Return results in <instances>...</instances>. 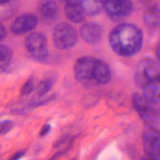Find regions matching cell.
I'll list each match as a JSON object with an SVG mask.
<instances>
[{
  "mask_svg": "<svg viewBox=\"0 0 160 160\" xmlns=\"http://www.w3.org/2000/svg\"><path fill=\"white\" fill-rule=\"evenodd\" d=\"M144 98L152 104L160 103V79L150 82L143 88Z\"/></svg>",
  "mask_w": 160,
  "mask_h": 160,
  "instance_id": "12",
  "label": "cell"
},
{
  "mask_svg": "<svg viewBox=\"0 0 160 160\" xmlns=\"http://www.w3.org/2000/svg\"><path fill=\"white\" fill-rule=\"evenodd\" d=\"M40 12L42 17L48 22H52L58 17L59 13V6L54 1L45 2L41 6Z\"/></svg>",
  "mask_w": 160,
  "mask_h": 160,
  "instance_id": "13",
  "label": "cell"
},
{
  "mask_svg": "<svg viewBox=\"0 0 160 160\" xmlns=\"http://www.w3.org/2000/svg\"><path fill=\"white\" fill-rule=\"evenodd\" d=\"M111 79V72L107 64L98 59L95 70V81L98 84H106Z\"/></svg>",
  "mask_w": 160,
  "mask_h": 160,
  "instance_id": "15",
  "label": "cell"
},
{
  "mask_svg": "<svg viewBox=\"0 0 160 160\" xmlns=\"http://www.w3.org/2000/svg\"><path fill=\"white\" fill-rule=\"evenodd\" d=\"M109 44L117 54L131 56L142 49L143 34L138 27L124 23L116 27L109 34Z\"/></svg>",
  "mask_w": 160,
  "mask_h": 160,
  "instance_id": "1",
  "label": "cell"
},
{
  "mask_svg": "<svg viewBox=\"0 0 160 160\" xmlns=\"http://www.w3.org/2000/svg\"><path fill=\"white\" fill-rule=\"evenodd\" d=\"M34 89V79L33 78H30L28 81H26V83L24 84V85L23 86L21 90V95H28L30 93H31V92Z\"/></svg>",
  "mask_w": 160,
  "mask_h": 160,
  "instance_id": "19",
  "label": "cell"
},
{
  "mask_svg": "<svg viewBox=\"0 0 160 160\" xmlns=\"http://www.w3.org/2000/svg\"><path fill=\"white\" fill-rule=\"evenodd\" d=\"M52 39L54 45L59 49H67L76 44L78 41L77 31L67 23H59L53 29Z\"/></svg>",
  "mask_w": 160,
  "mask_h": 160,
  "instance_id": "3",
  "label": "cell"
},
{
  "mask_svg": "<svg viewBox=\"0 0 160 160\" xmlns=\"http://www.w3.org/2000/svg\"><path fill=\"white\" fill-rule=\"evenodd\" d=\"M52 84L53 82L51 79H45L41 81L40 84L38 86L37 89H36V94H37L38 96L42 97L46 95L51 90Z\"/></svg>",
  "mask_w": 160,
  "mask_h": 160,
  "instance_id": "18",
  "label": "cell"
},
{
  "mask_svg": "<svg viewBox=\"0 0 160 160\" xmlns=\"http://www.w3.org/2000/svg\"><path fill=\"white\" fill-rule=\"evenodd\" d=\"M25 46L30 55L35 60L42 62L48 57V42L45 35L42 33H31L25 40Z\"/></svg>",
  "mask_w": 160,
  "mask_h": 160,
  "instance_id": "4",
  "label": "cell"
},
{
  "mask_svg": "<svg viewBox=\"0 0 160 160\" xmlns=\"http://www.w3.org/2000/svg\"><path fill=\"white\" fill-rule=\"evenodd\" d=\"M133 105L139 115L145 120H152L157 117L158 112L152 104L147 101L143 95L134 93L132 97Z\"/></svg>",
  "mask_w": 160,
  "mask_h": 160,
  "instance_id": "8",
  "label": "cell"
},
{
  "mask_svg": "<svg viewBox=\"0 0 160 160\" xmlns=\"http://www.w3.org/2000/svg\"><path fill=\"white\" fill-rule=\"evenodd\" d=\"M12 58L11 48L7 45H0V69H5L10 63Z\"/></svg>",
  "mask_w": 160,
  "mask_h": 160,
  "instance_id": "17",
  "label": "cell"
},
{
  "mask_svg": "<svg viewBox=\"0 0 160 160\" xmlns=\"http://www.w3.org/2000/svg\"><path fill=\"white\" fill-rule=\"evenodd\" d=\"M144 21L147 27L156 28L160 22V9L156 5L149 6L144 12Z\"/></svg>",
  "mask_w": 160,
  "mask_h": 160,
  "instance_id": "14",
  "label": "cell"
},
{
  "mask_svg": "<svg viewBox=\"0 0 160 160\" xmlns=\"http://www.w3.org/2000/svg\"><path fill=\"white\" fill-rule=\"evenodd\" d=\"M102 33V26L95 22H88L81 28V36L83 40L92 45H96L101 42Z\"/></svg>",
  "mask_w": 160,
  "mask_h": 160,
  "instance_id": "10",
  "label": "cell"
},
{
  "mask_svg": "<svg viewBox=\"0 0 160 160\" xmlns=\"http://www.w3.org/2000/svg\"><path fill=\"white\" fill-rule=\"evenodd\" d=\"M98 60V59L92 56H84L78 59L73 67V72L77 80L83 83L95 81Z\"/></svg>",
  "mask_w": 160,
  "mask_h": 160,
  "instance_id": "5",
  "label": "cell"
},
{
  "mask_svg": "<svg viewBox=\"0 0 160 160\" xmlns=\"http://www.w3.org/2000/svg\"><path fill=\"white\" fill-rule=\"evenodd\" d=\"M6 36V30L2 23H0V41L2 40Z\"/></svg>",
  "mask_w": 160,
  "mask_h": 160,
  "instance_id": "22",
  "label": "cell"
},
{
  "mask_svg": "<svg viewBox=\"0 0 160 160\" xmlns=\"http://www.w3.org/2000/svg\"><path fill=\"white\" fill-rule=\"evenodd\" d=\"M108 15L112 18H123L132 12L133 3L129 0H108L103 2Z\"/></svg>",
  "mask_w": 160,
  "mask_h": 160,
  "instance_id": "7",
  "label": "cell"
},
{
  "mask_svg": "<svg viewBox=\"0 0 160 160\" xmlns=\"http://www.w3.org/2000/svg\"><path fill=\"white\" fill-rule=\"evenodd\" d=\"M50 129H51V126L49 124H45V126L42 127V130L40 131V136L41 137H44V136L47 135L49 133Z\"/></svg>",
  "mask_w": 160,
  "mask_h": 160,
  "instance_id": "21",
  "label": "cell"
},
{
  "mask_svg": "<svg viewBox=\"0 0 160 160\" xmlns=\"http://www.w3.org/2000/svg\"><path fill=\"white\" fill-rule=\"evenodd\" d=\"M8 1H6V0H0V6L1 5H3V4H6V3H7Z\"/></svg>",
  "mask_w": 160,
  "mask_h": 160,
  "instance_id": "26",
  "label": "cell"
},
{
  "mask_svg": "<svg viewBox=\"0 0 160 160\" xmlns=\"http://www.w3.org/2000/svg\"><path fill=\"white\" fill-rule=\"evenodd\" d=\"M81 2L85 15L90 17L98 15L102 12L104 9V4L102 2L94 1V0H84Z\"/></svg>",
  "mask_w": 160,
  "mask_h": 160,
  "instance_id": "16",
  "label": "cell"
},
{
  "mask_svg": "<svg viewBox=\"0 0 160 160\" xmlns=\"http://www.w3.org/2000/svg\"><path fill=\"white\" fill-rule=\"evenodd\" d=\"M156 54H157L158 58H159V59L160 60V42L159 43V45H158L157 48H156Z\"/></svg>",
  "mask_w": 160,
  "mask_h": 160,
  "instance_id": "24",
  "label": "cell"
},
{
  "mask_svg": "<svg viewBox=\"0 0 160 160\" xmlns=\"http://www.w3.org/2000/svg\"><path fill=\"white\" fill-rule=\"evenodd\" d=\"M12 128V122L9 120L0 122V135L7 133Z\"/></svg>",
  "mask_w": 160,
  "mask_h": 160,
  "instance_id": "20",
  "label": "cell"
},
{
  "mask_svg": "<svg viewBox=\"0 0 160 160\" xmlns=\"http://www.w3.org/2000/svg\"><path fill=\"white\" fill-rule=\"evenodd\" d=\"M144 148L148 156L160 157V131L155 128L148 127L142 133Z\"/></svg>",
  "mask_w": 160,
  "mask_h": 160,
  "instance_id": "6",
  "label": "cell"
},
{
  "mask_svg": "<svg viewBox=\"0 0 160 160\" xmlns=\"http://www.w3.org/2000/svg\"><path fill=\"white\" fill-rule=\"evenodd\" d=\"M142 160H158V159H156V158L151 157V156H145V157L142 158Z\"/></svg>",
  "mask_w": 160,
  "mask_h": 160,
  "instance_id": "25",
  "label": "cell"
},
{
  "mask_svg": "<svg viewBox=\"0 0 160 160\" xmlns=\"http://www.w3.org/2000/svg\"><path fill=\"white\" fill-rule=\"evenodd\" d=\"M37 24L38 18L34 14H22L12 22L11 31L15 34H23L34 30Z\"/></svg>",
  "mask_w": 160,
  "mask_h": 160,
  "instance_id": "9",
  "label": "cell"
},
{
  "mask_svg": "<svg viewBox=\"0 0 160 160\" xmlns=\"http://www.w3.org/2000/svg\"><path fill=\"white\" fill-rule=\"evenodd\" d=\"M135 82L143 88L150 82L160 79V66L154 59L145 58L139 61L134 73Z\"/></svg>",
  "mask_w": 160,
  "mask_h": 160,
  "instance_id": "2",
  "label": "cell"
},
{
  "mask_svg": "<svg viewBox=\"0 0 160 160\" xmlns=\"http://www.w3.org/2000/svg\"><path fill=\"white\" fill-rule=\"evenodd\" d=\"M23 153H24V152H17V154L14 155V156H12V157L9 160H18L22 156H23Z\"/></svg>",
  "mask_w": 160,
  "mask_h": 160,
  "instance_id": "23",
  "label": "cell"
},
{
  "mask_svg": "<svg viewBox=\"0 0 160 160\" xmlns=\"http://www.w3.org/2000/svg\"><path fill=\"white\" fill-rule=\"evenodd\" d=\"M64 10L67 18L73 23H81L85 19V13L81 6V1H67L65 4Z\"/></svg>",
  "mask_w": 160,
  "mask_h": 160,
  "instance_id": "11",
  "label": "cell"
}]
</instances>
